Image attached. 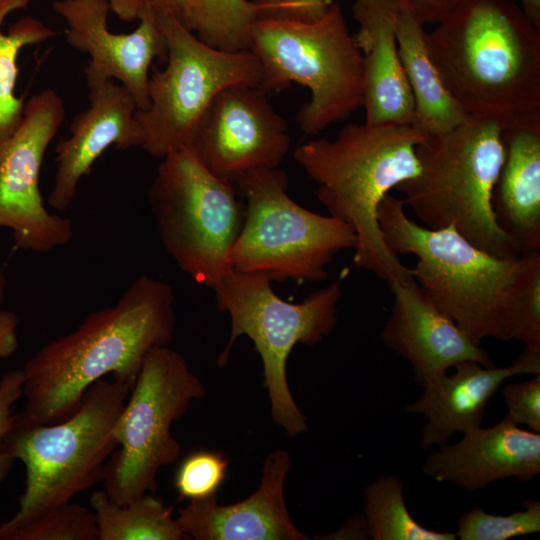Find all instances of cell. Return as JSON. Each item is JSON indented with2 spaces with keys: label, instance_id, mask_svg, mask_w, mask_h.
<instances>
[{
  "label": "cell",
  "instance_id": "34",
  "mask_svg": "<svg viewBox=\"0 0 540 540\" xmlns=\"http://www.w3.org/2000/svg\"><path fill=\"white\" fill-rule=\"evenodd\" d=\"M23 369L5 372L0 380V483L8 476L15 460L4 453L3 439L12 419V406L23 396Z\"/></svg>",
  "mask_w": 540,
  "mask_h": 540
},
{
  "label": "cell",
  "instance_id": "36",
  "mask_svg": "<svg viewBox=\"0 0 540 540\" xmlns=\"http://www.w3.org/2000/svg\"><path fill=\"white\" fill-rule=\"evenodd\" d=\"M18 317L15 313L0 309V359L14 354L18 348Z\"/></svg>",
  "mask_w": 540,
  "mask_h": 540
},
{
  "label": "cell",
  "instance_id": "1",
  "mask_svg": "<svg viewBox=\"0 0 540 540\" xmlns=\"http://www.w3.org/2000/svg\"><path fill=\"white\" fill-rule=\"evenodd\" d=\"M174 306L169 284L138 277L117 303L91 312L26 362L24 413L41 424L63 421L77 410L85 391L108 374L132 388L146 356L172 341Z\"/></svg>",
  "mask_w": 540,
  "mask_h": 540
},
{
  "label": "cell",
  "instance_id": "33",
  "mask_svg": "<svg viewBox=\"0 0 540 540\" xmlns=\"http://www.w3.org/2000/svg\"><path fill=\"white\" fill-rule=\"evenodd\" d=\"M257 19L310 22L322 17L335 0H251Z\"/></svg>",
  "mask_w": 540,
  "mask_h": 540
},
{
  "label": "cell",
  "instance_id": "40",
  "mask_svg": "<svg viewBox=\"0 0 540 540\" xmlns=\"http://www.w3.org/2000/svg\"><path fill=\"white\" fill-rule=\"evenodd\" d=\"M522 10L531 23L540 30V0H520Z\"/></svg>",
  "mask_w": 540,
  "mask_h": 540
},
{
  "label": "cell",
  "instance_id": "6",
  "mask_svg": "<svg viewBox=\"0 0 540 540\" xmlns=\"http://www.w3.org/2000/svg\"><path fill=\"white\" fill-rule=\"evenodd\" d=\"M378 223L390 251L417 258L411 273L422 292L474 343L503 340V314L520 257L488 254L452 227L422 226L407 216L402 198L390 193L378 207Z\"/></svg>",
  "mask_w": 540,
  "mask_h": 540
},
{
  "label": "cell",
  "instance_id": "4",
  "mask_svg": "<svg viewBox=\"0 0 540 540\" xmlns=\"http://www.w3.org/2000/svg\"><path fill=\"white\" fill-rule=\"evenodd\" d=\"M504 119L468 116L453 130L417 146L420 170L399 184L403 202L430 229L454 228L479 249L521 255L497 223L492 194L504 161Z\"/></svg>",
  "mask_w": 540,
  "mask_h": 540
},
{
  "label": "cell",
  "instance_id": "32",
  "mask_svg": "<svg viewBox=\"0 0 540 540\" xmlns=\"http://www.w3.org/2000/svg\"><path fill=\"white\" fill-rule=\"evenodd\" d=\"M502 395L507 407L505 418L540 433V374L525 382L507 384Z\"/></svg>",
  "mask_w": 540,
  "mask_h": 540
},
{
  "label": "cell",
  "instance_id": "15",
  "mask_svg": "<svg viewBox=\"0 0 540 540\" xmlns=\"http://www.w3.org/2000/svg\"><path fill=\"white\" fill-rule=\"evenodd\" d=\"M52 8L66 23L68 44L90 57L84 71L88 88L117 80L131 93L137 110L147 109L151 64L167 57L155 10L146 6L133 32L117 34L107 26L108 0H56Z\"/></svg>",
  "mask_w": 540,
  "mask_h": 540
},
{
  "label": "cell",
  "instance_id": "35",
  "mask_svg": "<svg viewBox=\"0 0 540 540\" xmlns=\"http://www.w3.org/2000/svg\"><path fill=\"white\" fill-rule=\"evenodd\" d=\"M469 0H398L401 10L422 24L439 23Z\"/></svg>",
  "mask_w": 540,
  "mask_h": 540
},
{
  "label": "cell",
  "instance_id": "22",
  "mask_svg": "<svg viewBox=\"0 0 540 540\" xmlns=\"http://www.w3.org/2000/svg\"><path fill=\"white\" fill-rule=\"evenodd\" d=\"M504 161L492 194L501 229L519 252L540 249V111L504 119Z\"/></svg>",
  "mask_w": 540,
  "mask_h": 540
},
{
  "label": "cell",
  "instance_id": "10",
  "mask_svg": "<svg viewBox=\"0 0 540 540\" xmlns=\"http://www.w3.org/2000/svg\"><path fill=\"white\" fill-rule=\"evenodd\" d=\"M148 201L162 246L181 271L213 288L232 270L245 203L235 185L209 171L189 147L162 159Z\"/></svg>",
  "mask_w": 540,
  "mask_h": 540
},
{
  "label": "cell",
  "instance_id": "11",
  "mask_svg": "<svg viewBox=\"0 0 540 540\" xmlns=\"http://www.w3.org/2000/svg\"><path fill=\"white\" fill-rule=\"evenodd\" d=\"M205 394L181 353L162 346L146 356L112 431L117 448L102 477L110 500L125 504L155 491L158 471L180 456L172 424Z\"/></svg>",
  "mask_w": 540,
  "mask_h": 540
},
{
  "label": "cell",
  "instance_id": "14",
  "mask_svg": "<svg viewBox=\"0 0 540 540\" xmlns=\"http://www.w3.org/2000/svg\"><path fill=\"white\" fill-rule=\"evenodd\" d=\"M287 124L260 88L222 89L198 121L189 147L214 175L234 184L260 168H277L288 153Z\"/></svg>",
  "mask_w": 540,
  "mask_h": 540
},
{
  "label": "cell",
  "instance_id": "2",
  "mask_svg": "<svg viewBox=\"0 0 540 540\" xmlns=\"http://www.w3.org/2000/svg\"><path fill=\"white\" fill-rule=\"evenodd\" d=\"M427 43L466 115L540 111V30L513 0H469L427 33Z\"/></svg>",
  "mask_w": 540,
  "mask_h": 540
},
{
  "label": "cell",
  "instance_id": "13",
  "mask_svg": "<svg viewBox=\"0 0 540 540\" xmlns=\"http://www.w3.org/2000/svg\"><path fill=\"white\" fill-rule=\"evenodd\" d=\"M64 114L61 97L43 90L25 103L18 128L0 144V227L10 228L25 250L49 252L72 238L71 221L49 213L39 189L44 155Z\"/></svg>",
  "mask_w": 540,
  "mask_h": 540
},
{
  "label": "cell",
  "instance_id": "5",
  "mask_svg": "<svg viewBox=\"0 0 540 540\" xmlns=\"http://www.w3.org/2000/svg\"><path fill=\"white\" fill-rule=\"evenodd\" d=\"M130 390L121 381L100 379L70 417L54 424L37 423L24 411L12 415L3 450L23 463L25 490L16 513L0 524V534L102 480L117 448L112 431Z\"/></svg>",
  "mask_w": 540,
  "mask_h": 540
},
{
  "label": "cell",
  "instance_id": "23",
  "mask_svg": "<svg viewBox=\"0 0 540 540\" xmlns=\"http://www.w3.org/2000/svg\"><path fill=\"white\" fill-rule=\"evenodd\" d=\"M396 39L413 101L414 125L428 136L447 133L468 117L456 103L435 66L424 24L401 10Z\"/></svg>",
  "mask_w": 540,
  "mask_h": 540
},
{
  "label": "cell",
  "instance_id": "26",
  "mask_svg": "<svg viewBox=\"0 0 540 540\" xmlns=\"http://www.w3.org/2000/svg\"><path fill=\"white\" fill-rule=\"evenodd\" d=\"M257 13L249 0H188L180 21L214 48L250 51V31Z\"/></svg>",
  "mask_w": 540,
  "mask_h": 540
},
{
  "label": "cell",
  "instance_id": "8",
  "mask_svg": "<svg viewBox=\"0 0 540 540\" xmlns=\"http://www.w3.org/2000/svg\"><path fill=\"white\" fill-rule=\"evenodd\" d=\"M271 283L261 273L231 270L212 288L218 309L231 321L229 339L217 363L226 365L235 341L247 336L262 361L271 417L288 436L296 437L308 425L289 388L288 357L298 343L315 345L335 328L342 288L340 282H333L291 303L281 299Z\"/></svg>",
  "mask_w": 540,
  "mask_h": 540
},
{
  "label": "cell",
  "instance_id": "19",
  "mask_svg": "<svg viewBox=\"0 0 540 540\" xmlns=\"http://www.w3.org/2000/svg\"><path fill=\"white\" fill-rule=\"evenodd\" d=\"M422 472L468 492L507 478L529 482L540 474V433L503 418L491 427L462 433L454 444L440 446L425 459Z\"/></svg>",
  "mask_w": 540,
  "mask_h": 540
},
{
  "label": "cell",
  "instance_id": "37",
  "mask_svg": "<svg viewBox=\"0 0 540 540\" xmlns=\"http://www.w3.org/2000/svg\"><path fill=\"white\" fill-rule=\"evenodd\" d=\"M111 11L124 22L139 19L146 5L142 0H108Z\"/></svg>",
  "mask_w": 540,
  "mask_h": 540
},
{
  "label": "cell",
  "instance_id": "41",
  "mask_svg": "<svg viewBox=\"0 0 540 540\" xmlns=\"http://www.w3.org/2000/svg\"><path fill=\"white\" fill-rule=\"evenodd\" d=\"M5 294V277L0 274V302L3 300Z\"/></svg>",
  "mask_w": 540,
  "mask_h": 540
},
{
  "label": "cell",
  "instance_id": "17",
  "mask_svg": "<svg viewBox=\"0 0 540 540\" xmlns=\"http://www.w3.org/2000/svg\"><path fill=\"white\" fill-rule=\"evenodd\" d=\"M291 461L277 449L265 459L260 484L242 501L221 505L217 495L191 500L176 518L186 537L196 540H307L293 523L284 496Z\"/></svg>",
  "mask_w": 540,
  "mask_h": 540
},
{
  "label": "cell",
  "instance_id": "38",
  "mask_svg": "<svg viewBox=\"0 0 540 540\" xmlns=\"http://www.w3.org/2000/svg\"><path fill=\"white\" fill-rule=\"evenodd\" d=\"M324 539H367L369 537L367 525L364 516H358L349 520L337 532L323 537Z\"/></svg>",
  "mask_w": 540,
  "mask_h": 540
},
{
  "label": "cell",
  "instance_id": "28",
  "mask_svg": "<svg viewBox=\"0 0 540 540\" xmlns=\"http://www.w3.org/2000/svg\"><path fill=\"white\" fill-rule=\"evenodd\" d=\"M503 340L520 341L540 352V253L524 252L502 320Z\"/></svg>",
  "mask_w": 540,
  "mask_h": 540
},
{
  "label": "cell",
  "instance_id": "24",
  "mask_svg": "<svg viewBox=\"0 0 540 540\" xmlns=\"http://www.w3.org/2000/svg\"><path fill=\"white\" fill-rule=\"evenodd\" d=\"M96 517L98 540H182L172 508L148 493L125 504L109 499L104 489L89 498Z\"/></svg>",
  "mask_w": 540,
  "mask_h": 540
},
{
  "label": "cell",
  "instance_id": "7",
  "mask_svg": "<svg viewBox=\"0 0 540 540\" xmlns=\"http://www.w3.org/2000/svg\"><path fill=\"white\" fill-rule=\"evenodd\" d=\"M250 51L260 64L259 88L266 94L291 82L310 90L297 114L306 135L348 119L363 105L362 56L337 1L310 22L256 19Z\"/></svg>",
  "mask_w": 540,
  "mask_h": 540
},
{
  "label": "cell",
  "instance_id": "12",
  "mask_svg": "<svg viewBox=\"0 0 540 540\" xmlns=\"http://www.w3.org/2000/svg\"><path fill=\"white\" fill-rule=\"evenodd\" d=\"M156 14L166 42V67L149 77V106L137 110L136 118L143 133L141 148L163 159L188 146L198 121L222 89L233 84L259 88L261 68L251 51L214 48L176 16Z\"/></svg>",
  "mask_w": 540,
  "mask_h": 540
},
{
  "label": "cell",
  "instance_id": "27",
  "mask_svg": "<svg viewBox=\"0 0 540 540\" xmlns=\"http://www.w3.org/2000/svg\"><path fill=\"white\" fill-rule=\"evenodd\" d=\"M401 480L382 476L369 484L364 494V518L374 540H455L456 534L429 529L409 512Z\"/></svg>",
  "mask_w": 540,
  "mask_h": 540
},
{
  "label": "cell",
  "instance_id": "16",
  "mask_svg": "<svg viewBox=\"0 0 540 540\" xmlns=\"http://www.w3.org/2000/svg\"><path fill=\"white\" fill-rule=\"evenodd\" d=\"M388 286L394 303L382 340L411 364L417 384L464 361L494 366L489 353L433 304L413 278Z\"/></svg>",
  "mask_w": 540,
  "mask_h": 540
},
{
  "label": "cell",
  "instance_id": "3",
  "mask_svg": "<svg viewBox=\"0 0 540 540\" xmlns=\"http://www.w3.org/2000/svg\"><path fill=\"white\" fill-rule=\"evenodd\" d=\"M428 135L413 124H350L334 140H310L293 157L319 188L328 214L354 231L353 263L388 284L412 279L411 268L386 246L378 207L389 191L420 170L417 146Z\"/></svg>",
  "mask_w": 540,
  "mask_h": 540
},
{
  "label": "cell",
  "instance_id": "18",
  "mask_svg": "<svg viewBox=\"0 0 540 540\" xmlns=\"http://www.w3.org/2000/svg\"><path fill=\"white\" fill-rule=\"evenodd\" d=\"M89 91V107L74 117L69 138L55 149L57 168L48 203L56 210L71 205L80 180L110 146L128 149L143 143L136 102L122 84L108 79Z\"/></svg>",
  "mask_w": 540,
  "mask_h": 540
},
{
  "label": "cell",
  "instance_id": "20",
  "mask_svg": "<svg viewBox=\"0 0 540 540\" xmlns=\"http://www.w3.org/2000/svg\"><path fill=\"white\" fill-rule=\"evenodd\" d=\"M452 374L427 380L422 395L406 411L427 419L421 431L423 449L448 443L455 432L482 426L487 404L509 378L519 374H540V352L526 349L506 367L485 366L464 361Z\"/></svg>",
  "mask_w": 540,
  "mask_h": 540
},
{
  "label": "cell",
  "instance_id": "25",
  "mask_svg": "<svg viewBox=\"0 0 540 540\" xmlns=\"http://www.w3.org/2000/svg\"><path fill=\"white\" fill-rule=\"evenodd\" d=\"M30 0H0V144L18 128L24 113L23 97L15 95L18 56L22 48L40 44L56 35L41 21L25 17L2 31L6 17L28 7Z\"/></svg>",
  "mask_w": 540,
  "mask_h": 540
},
{
  "label": "cell",
  "instance_id": "39",
  "mask_svg": "<svg viewBox=\"0 0 540 540\" xmlns=\"http://www.w3.org/2000/svg\"><path fill=\"white\" fill-rule=\"evenodd\" d=\"M142 2L157 13H169L180 20L188 0H142Z\"/></svg>",
  "mask_w": 540,
  "mask_h": 540
},
{
  "label": "cell",
  "instance_id": "9",
  "mask_svg": "<svg viewBox=\"0 0 540 540\" xmlns=\"http://www.w3.org/2000/svg\"><path fill=\"white\" fill-rule=\"evenodd\" d=\"M234 185L245 203V218L230 252L232 270L261 273L272 282H320L339 252L356 247L348 224L291 199L287 174L278 167L252 170Z\"/></svg>",
  "mask_w": 540,
  "mask_h": 540
},
{
  "label": "cell",
  "instance_id": "31",
  "mask_svg": "<svg viewBox=\"0 0 540 540\" xmlns=\"http://www.w3.org/2000/svg\"><path fill=\"white\" fill-rule=\"evenodd\" d=\"M229 461L215 451L198 450L178 466L174 487L180 499L199 500L217 495L227 476Z\"/></svg>",
  "mask_w": 540,
  "mask_h": 540
},
{
  "label": "cell",
  "instance_id": "21",
  "mask_svg": "<svg viewBox=\"0 0 540 540\" xmlns=\"http://www.w3.org/2000/svg\"><path fill=\"white\" fill-rule=\"evenodd\" d=\"M398 0H354L353 40L362 56L365 124H413L414 101L400 59Z\"/></svg>",
  "mask_w": 540,
  "mask_h": 540
},
{
  "label": "cell",
  "instance_id": "29",
  "mask_svg": "<svg viewBox=\"0 0 540 540\" xmlns=\"http://www.w3.org/2000/svg\"><path fill=\"white\" fill-rule=\"evenodd\" d=\"M0 540H98L93 510L70 501L0 534Z\"/></svg>",
  "mask_w": 540,
  "mask_h": 540
},
{
  "label": "cell",
  "instance_id": "30",
  "mask_svg": "<svg viewBox=\"0 0 540 540\" xmlns=\"http://www.w3.org/2000/svg\"><path fill=\"white\" fill-rule=\"evenodd\" d=\"M540 531V502L528 499L523 509L508 515H493L473 508L458 520L456 537L461 540H507Z\"/></svg>",
  "mask_w": 540,
  "mask_h": 540
}]
</instances>
